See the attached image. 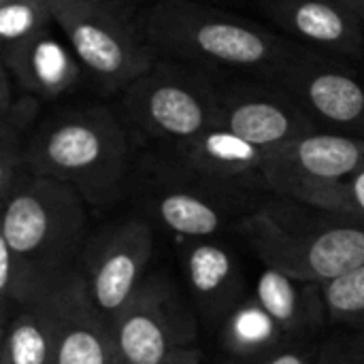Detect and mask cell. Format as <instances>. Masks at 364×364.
I'll list each match as a JSON object with an SVG mask.
<instances>
[{
    "instance_id": "obj_1",
    "label": "cell",
    "mask_w": 364,
    "mask_h": 364,
    "mask_svg": "<svg viewBox=\"0 0 364 364\" xmlns=\"http://www.w3.org/2000/svg\"><path fill=\"white\" fill-rule=\"evenodd\" d=\"M26 171L75 188L90 207H109L126 192L128 132L100 105L60 111L28 136Z\"/></svg>"
},
{
    "instance_id": "obj_2",
    "label": "cell",
    "mask_w": 364,
    "mask_h": 364,
    "mask_svg": "<svg viewBox=\"0 0 364 364\" xmlns=\"http://www.w3.org/2000/svg\"><path fill=\"white\" fill-rule=\"evenodd\" d=\"M264 267L305 284H328L364 264V222L296 200L269 203L239 224Z\"/></svg>"
},
{
    "instance_id": "obj_3",
    "label": "cell",
    "mask_w": 364,
    "mask_h": 364,
    "mask_svg": "<svg viewBox=\"0 0 364 364\" xmlns=\"http://www.w3.org/2000/svg\"><path fill=\"white\" fill-rule=\"evenodd\" d=\"M145 38L168 58L215 68L277 75L296 55L273 32L192 0H160L145 19Z\"/></svg>"
},
{
    "instance_id": "obj_4",
    "label": "cell",
    "mask_w": 364,
    "mask_h": 364,
    "mask_svg": "<svg viewBox=\"0 0 364 364\" xmlns=\"http://www.w3.org/2000/svg\"><path fill=\"white\" fill-rule=\"evenodd\" d=\"M87 222V203L75 188L23 171L2 198L0 239L43 275L64 282L79 271Z\"/></svg>"
},
{
    "instance_id": "obj_5",
    "label": "cell",
    "mask_w": 364,
    "mask_h": 364,
    "mask_svg": "<svg viewBox=\"0 0 364 364\" xmlns=\"http://www.w3.org/2000/svg\"><path fill=\"white\" fill-rule=\"evenodd\" d=\"M222 83L203 68L156 62L122 92V107L147 136L179 145L218 128Z\"/></svg>"
},
{
    "instance_id": "obj_6",
    "label": "cell",
    "mask_w": 364,
    "mask_h": 364,
    "mask_svg": "<svg viewBox=\"0 0 364 364\" xmlns=\"http://www.w3.org/2000/svg\"><path fill=\"white\" fill-rule=\"evenodd\" d=\"M55 23L83 70L105 90L124 92L156 64V49L126 11L100 0H58Z\"/></svg>"
},
{
    "instance_id": "obj_7",
    "label": "cell",
    "mask_w": 364,
    "mask_h": 364,
    "mask_svg": "<svg viewBox=\"0 0 364 364\" xmlns=\"http://www.w3.org/2000/svg\"><path fill=\"white\" fill-rule=\"evenodd\" d=\"M122 364H200L196 326L175 288L145 277L136 294L109 318Z\"/></svg>"
},
{
    "instance_id": "obj_8",
    "label": "cell",
    "mask_w": 364,
    "mask_h": 364,
    "mask_svg": "<svg viewBox=\"0 0 364 364\" xmlns=\"http://www.w3.org/2000/svg\"><path fill=\"white\" fill-rule=\"evenodd\" d=\"M364 166V136L309 132L267 151L264 181L275 194L331 211L343 183Z\"/></svg>"
},
{
    "instance_id": "obj_9",
    "label": "cell",
    "mask_w": 364,
    "mask_h": 364,
    "mask_svg": "<svg viewBox=\"0 0 364 364\" xmlns=\"http://www.w3.org/2000/svg\"><path fill=\"white\" fill-rule=\"evenodd\" d=\"M151 256L154 230L143 218H128L90 235L79 271L92 303L107 318L136 294Z\"/></svg>"
},
{
    "instance_id": "obj_10",
    "label": "cell",
    "mask_w": 364,
    "mask_h": 364,
    "mask_svg": "<svg viewBox=\"0 0 364 364\" xmlns=\"http://www.w3.org/2000/svg\"><path fill=\"white\" fill-rule=\"evenodd\" d=\"M218 128L271 151L303 134L316 132V119L282 85L222 83Z\"/></svg>"
},
{
    "instance_id": "obj_11",
    "label": "cell",
    "mask_w": 364,
    "mask_h": 364,
    "mask_svg": "<svg viewBox=\"0 0 364 364\" xmlns=\"http://www.w3.org/2000/svg\"><path fill=\"white\" fill-rule=\"evenodd\" d=\"M277 81L314 119L364 134V83L350 68L296 53Z\"/></svg>"
},
{
    "instance_id": "obj_12",
    "label": "cell",
    "mask_w": 364,
    "mask_h": 364,
    "mask_svg": "<svg viewBox=\"0 0 364 364\" xmlns=\"http://www.w3.org/2000/svg\"><path fill=\"white\" fill-rule=\"evenodd\" d=\"M226 192H220L177 166L149 179L143 203L149 213L175 237L211 239L228 222Z\"/></svg>"
},
{
    "instance_id": "obj_13",
    "label": "cell",
    "mask_w": 364,
    "mask_h": 364,
    "mask_svg": "<svg viewBox=\"0 0 364 364\" xmlns=\"http://www.w3.org/2000/svg\"><path fill=\"white\" fill-rule=\"evenodd\" d=\"M173 149L179 168L220 192L267 188V151L224 128H211Z\"/></svg>"
},
{
    "instance_id": "obj_14",
    "label": "cell",
    "mask_w": 364,
    "mask_h": 364,
    "mask_svg": "<svg viewBox=\"0 0 364 364\" xmlns=\"http://www.w3.org/2000/svg\"><path fill=\"white\" fill-rule=\"evenodd\" d=\"M2 64L23 92L43 100L73 92L83 75V66L55 21L15 45L2 47Z\"/></svg>"
},
{
    "instance_id": "obj_15",
    "label": "cell",
    "mask_w": 364,
    "mask_h": 364,
    "mask_svg": "<svg viewBox=\"0 0 364 364\" xmlns=\"http://www.w3.org/2000/svg\"><path fill=\"white\" fill-rule=\"evenodd\" d=\"M55 364H122L109 318L92 303L81 271L60 288Z\"/></svg>"
},
{
    "instance_id": "obj_16",
    "label": "cell",
    "mask_w": 364,
    "mask_h": 364,
    "mask_svg": "<svg viewBox=\"0 0 364 364\" xmlns=\"http://www.w3.org/2000/svg\"><path fill=\"white\" fill-rule=\"evenodd\" d=\"M267 13L292 36L341 53L363 49V19L339 0H264Z\"/></svg>"
},
{
    "instance_id": "obj_17",
    "label": "cell",
    "mask_w": 364,
    "mask_h": 364,
    "mask_svg": "<svg viewBox=\"0 0 364 364\" xmlns=\"http://www.w3.org/2000/svg\"><path fill=\"white\" fill-rule=\"evenodd\" d=\"M177 243L198 307L207 316H228L241 296V273L230 250L213 239L177 237Z\"/></svg>"
},
{
    "instance_id": "obj_18",
    "label": "cell",
    "mask_w": 364,
    "mask_h": 364,
    "mask_svg": "<svg viewBox=\"0 0 364 364\" xmlns=\"http://www.w3.org/2000/svg\"><path fill=\"white\" fill-rule=\"evenodd\" d=\"M60 288L4 320L0 364H55Z\"/></svg>"
},
{
    "instance_id": "obj_19",
    "label": "cell",
    "mask_w": 364,
    "mask_h": 364,
    "mask_svg": "<svg viewBox=\"0 0 364 364\" xmlns=\"http://www.w3.org/2000/svg\"><path fill=\"white\" fill-rule=\"evenodd\" d=\"M303 286L307 284L271 267H264L258 277L254 299L277 322L286 337H299L307 333L311 322L326 314L322 296L318 294L309 301Z\"/></svg>"
},
{
    "instance_id": "obj_20",
    "label": "cell",
    "mask_w": 364,
    "mask_h": 364,
    "mask_svg": "<svg viewBox=\"0 0 364 364\" xmlns=\"http://www.w3.org/2000/svg\"><path fill=\"white\" fill-rule=\"evenodd\" d=\"M284 331L252 296L241 301L224 320L222 343L224 350L243 360H262L282 348Z\"/></svg>"
},
{
    "instance_id": "obj_21",
    "label": "cell",
    "mask_w": 364,
    "mask_h": 364,
    "mask_svg": "<svg viewBox=\"0 0 364 364\" xmlns=\"http://www.w3.org/2000/svg\"><path fill=\"white\" fill-rule=\"evenodd\" d=\"M64 282L49 279L0 239V299L4 320L21 307L51 296Z\"/></svg>"
},
{
    "instance_id": "obj_22",
    "label": "cell",
    "mask_w": 364,
    "mask_h": 364,
    "mask_svg": "<svg viewBox=\"0 0 364 364\" xmlns=\"http://www.w3.org/2000/svg\"><path fill=\"white\" fill-rule=\"evenodd\" d=\"M58 0H11L0 4L2 47L15 45L26 36L55 21Z\"/></svg>"
},
{
    "instance_id": "obj_23",
    "label": "cell",
    "mask_w": 364,
    "mask_h": 364,
    "mask_svg": "<svg viewBox=\"0 0 364 364\" xmlns=\"http://www.w3.org/2000/svg\"><path fill=\"white\" fill-rule=\"evenodd\" d=\"M324 311L333 322L364 324V264L320 286Z\"/></svg>"
},
{
    "instance_id": "obj_24",
    "label": "cell",
    "mask_w": 364,
    "mask_h": 364,
    "mask_svg": "<svg viewBox=\"0 0 364 364\" xmlns=\"http://www.w3.org/2000/svg\"><path fill=\"white\" fill-rule=\"evenodd\" d=\"M331 213H343L364 222V166L337 192L331 205Z\"/></svg>"
},
{
    "instance_id": "obj_25",
    "label": "cell",
    "mask_w": 364,
    "mask_h": 364,
    "mask_svg": "<svg viewBox=\"0 0 364 364\" xmlns=\"http://www.w3.org/2000/svg\"><path fill=\"white\" fill-rule=\"evenodd\" d=\"M322 356L341 364H364V324L356 326L346 339H339L322 350Z\"/></svg>"
},
{
    "instance_id": "obj_26",
    "label": "cell",
    "mask_w": 364,
    "mask_h": 364,
    "mask_svg": "<svg viewBox=\"0 0 364 364\" xmlns=\"http://www.w3.org/2000/svg\"><path fill=\"white\" fill-rule=\"evenodd\" d=\"M260 364H314L309 354L305 350L299 348H290V346H282L275 352H271L269 356H264Z\"/></svg>"
},
{
    "instance_id": "obj_27",
    "label": "cell",
    "mask_w": 364,
    "mask_h": 364,
    "mask_svg": "<svg viewBox=\"0 0 364 364\" xmlns=\"http://www.w3.org/2000/svg\"><path fill=\"white\" fill-rule=\"evenodd\" d=\"M339 2H343L348 9H352V11L364 21V0H339Z\"/></svg>"
},
{
    "instance_id": "obj_28",
    "label": "cell",
    "mask_w": 364,
    "mask_h": 364,
    "mask_svg": "<svg viewBox=\"0 0 364 364\" xmlns=\"http://www.w3.org/2000/svg\"><path fill=\"white\" fill-rule=\"evenodd\" d=\"M100 2L111 4V6H115V9H119V11H126V6L130 4V0H100Z\"/></svg>"
},
{
    "instance_id": "obj_29",
    "label": "cell",
    "mask_w": 364,
    "mask_h": 364,
    "mask_svg": "<svg viewBox=\"0 0 364 364\" xmlns=\"http://www.w3.org/2000/svg\"><path fill=\"white\" fill-rule=\"evenodd\" d=\"M318 364H341V363H335V360H331V358H326V356H322V354H320V363Z\"/></svg>"
},
{
    "instance_id": "obj_30",
    "label": "cell",
    "mask_w": 364,
    "mask_h": 364,
    "mask_svg": "<svg viewBox=\"0 0 364 364\" xmlns=\"http://www.w3.org/2000/svg\"><path fill=\"white\" fill-rule=\"evenodd\" d=\"M4 2H11V0H0V4H4Z\"/></svg>"
}]
</instances>
